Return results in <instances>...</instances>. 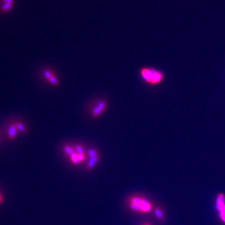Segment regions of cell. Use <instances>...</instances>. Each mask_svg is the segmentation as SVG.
Segmentation results:
<instances>
[{"label":"cell","mask_w":225,"mask_h":225,"mask_svg":"<svg viewBox=\"0 0 225 225\" xmlns=\"http://www.w3.org/2000/svg\"><path fill=\"white\" fill-rule=\"evenodd\" d=\"M139 74L146 83L151 85L160 84L164 78L161 71L152 68H143L139 70Z\"/></svg>","instance_id":"1"},{"label":"cell","mask_w":225,"mask_h":225,"mask_svg":"<svg viewBox=\"0 0 225 225\" xmlns=\"http://www.w3.org/2000/svg\"><path fill=\"white\" fill-rule=\"evenodd\" d=\"M16 0H0V15L10 13L13 10Z\"/></svg>","instance_id":"2"},{"label":"cell","mask_w":225,"mask_h":225,"mask_svg":"<svg viewBox=\"0 0 225 225\" xmlns=\"http://www.w3.org/2000/svg\"><path fill=\"white\" fill-rule=\"evenodd\" d=\"M107 108V102L105 100H100L93 108L91 116L93 118H97L105 111Z\"/></svg>","instance_id":"3"},{"label":"cell","mask_w":225,"mask_h":225,"mask_svg":"<svg viewBox=\"0 0 225 225\" xmlns=\"http://www.w3.org/2000/svg\"><path fill=\"white\" fill-rule=\"evenodd\" d=\"M100 158V155L98 153V155H96L95 156H93L92 158H90L88 163L86 164V171H91L96 165V163L98 162Z\"/></svg>","instance_id":"4"},{"label":"cell","mask_w":225,"mask_h":225,"mask_svg":"<svg viewBox=\"0 0 225 225\" xmlns=\"http://www.w3.org/2000/svg\"><path fill=\"white\" fill-rule=\"evenodd\" d=\"M141 213H146L150 212L152 209V204L148 200L143 198L142 203L141 204Z\"/></svg>","instance_id":"5"},{"label":"cell","mask_w":225,"mask_h":225,"mask_svg":"<svg viewBox=\"0 0 225 225\" xmlns=\"http://www.w3.org/2000/svg\"><path fill=\"white\" fill-rule=\"evenodd\" d=\"M17 128L15 126V124L14 125H11L8 128V139H10V140H13L16 137L17 135Z\"/></svg>","instance_id":"6"},{"label":"cell","mask_w":225,"mask_h":225,"mask_svg":"<svg viewBox=\"0 0 225 225\" xmlns=\"http://www.w3.org/2000/svg\"><path fill=\"white\" fill-rule=\"evenodd\" d=\"M15 126L16 127V128L18 131H19L20 133L23 134H26L28 132V130L26 128V126L22 123L21 122H16L15 123Z\"/></svg>","instance_id":"7"},{"label":"cell","mask_w":225,"mask_h":225,"mask_svg":"<svg viewBox=\"0 0 225 225\" xmlns=\"http://www.w3.org/2000/svg\"><path fill=\"white\" fill-rule=\"evenodd\" d=\"M63 151L64 152V153L68 156H70L71 155L75 153L76 152L75 149L73 148V147H71V146L65 145L63 147Z\"/></svg>","instance_id":"8"},{"label":"cell","mask_w":225,"mask_h":225,"mask_svg":"<svg viewBox=\"0 0 225 225\" xmlns=\"http://www.w3.org/2000/svg\"><path fill=\"white\" fill-rule=\"evenodd\" d=\"M155 214L156 215V216L159 219L160 221H164L165 220V217H164L163 212L161 210V208L157 207L155 210Z\"/></svg>","instance_id":"9"},{"label":"cell","mask_w":225,"mask_h":225,"mask_svg":"<svg viewBox=\"0 0 225 225\" xmlns=\"http://www.w3.org/2000/svg\"><path fill=\"white\" fill-rule=\"evenodd\" d=\"M128 205H129V207H130V210H131L132 211L138 212V213H141V208L139 205L134 204V203H130V202H129Z\"/></svg>","instance_id":"10"},{"label":"cell","mask_w":225,"mask_h":225,"mask_svg":"<svg viewBox=\"0 0 225 225\" xmlns=\"http://www.w3.org/2000/svg\"><path fill=\"white\" fill-rule=\"evenodd\" d=\"M70 157V160L71 162V163L73 164V165H78V164L80 163L78 160V153H76V152L75 153L71 155Z\"/></svg>","instance_id":"11"},{"label":"cell","mask_w":225,"mask_h":225,"mask_svg":"<svg viewBox=\"0 0 225 225\" xmlns=\"http://www.w3.org/2000/svg\"><path fill=\"white\" fill-rule=\"evenodd\" d=\"M48 81L49 82L50 84H51L52 85H53V86H58V85L59 84V81L58 80V79L55 76V75H54L53 76H52Z\"/></svg>","instance_id":"12"},{"label":"cell","mask_w":225,"mask_h":225,"mask_svg":"<svg viewBox=\"0 0 225 225\" xmlns=\"http://www.w3.org/2000/svg\"><path fill=\"white\" fill-rule=\"evenodd\" d=\"M54 74L53 73V72L51 71V70H45L43 71V76H44V78L46 79L47 81L49 80V79L53 76Z\"/></svg>","instance_id":"13"},{"label":"cell","mask_w":225,"mask_h":225,"mask_svg":"<svg viewBox=\"0 0 225 225\" xmlns=\"http://www.w3.org/2000/svg\"><path fill=\"white\" fill-rule=\"evenodd\" d=\"M75 151L76 153H78V155H83V154H85L84 153V150L82 146L80 144H77L75 145Z\"/></svg>","instance_id":"14"},{"label":"cell","mask_w":225,"mask_h":225,"mask_svg":"<svg viewBox=\"0 0 225 225\" xmlns=\"http://www.w3.org/2000/svg\"><path fill=\"white\" fill-rule=\"evenodd\" d=\"M216 202L223 204H225V196H224V194H223L222 193L219 194L218 195V197H217Z\"/></svg>","instance_id":"15"},{"label":"cell","mask_w":225,"mask_h":225,"mask_svg":"<svg viewBox=\"0 0 225 225\" xmlns=\"http://www.w3.org/2000/svg\"><path fill=\"white\" fill-rule=\"evenodd\" d=\"M99 153L98 152V151H97L96 149H90L88 151V156L90 158H92L93 156H95L96 155H98Z\"/></svg>","instance_id":"16"},{"label":"cell","mask_w":225,"mask_h":225,"mask_svg":"<svg viewBox=\"0 0 225 225\" xmlns=\"http://www.w3.org/2000/svg\"><path fill=\"white\" fill-rule=\"evenodd\" d=\"M78 160H79V162L80 163H83L84 161V160H86V155H85V154H83V155H78Z\"/></svg>","instance_id":"17"},{"label":"cell","mask_w":225,"mask_h":225,"mask_svg":"<svg viewBox=\"0 0 225 225\" xmlns=\"http://www.w3.org/2000/svg\"><path fill=\"white\" fill-rule=\"evenodd\" d=\"M220 218L221 219V220L225 223V213H223V212L220 213Z\"/></svg>","instance_id":"18"},{"label":"cell","mask_w":225,"mask_h":225,"mask_svg":"<svg viewBox=\"0 0 225 225\" xmlns=\"http://www.w3.org/2000/svg\"><path fill=\"white\" fill-rule=\"evenodd\" d=\"M3 203V198L1 195V193H0V204H1Z\"/></svg>","instance_id":"19"},{"label":"cell","mask_w":225,"mask_h":225,"mask_svg":"<svg viewBox=\"0 0 225 225\" xmlns=\"http://www.w3.org/2000/svg\"><path fill=\"white\" fill-rule=\"evenodd\" d=\"M221 212H223V213H225V206H224V208H223V210H222V211H221ZM221 212H220V213H221Z\"/></svg>","instance_id":"20"},{"label":"cell","mask_w":225,"mask_h":225,"mask_svg":"<svg viewBox=\"0 0 225 225\" xmlns=\"http://www.w3.org/2000/svg\"><path fill=\"white\" fill-rule=\"evenodd\" d=\"M144 225H150V224H144Z\"/></svg>","instance_id":"21"}]
</instances>
